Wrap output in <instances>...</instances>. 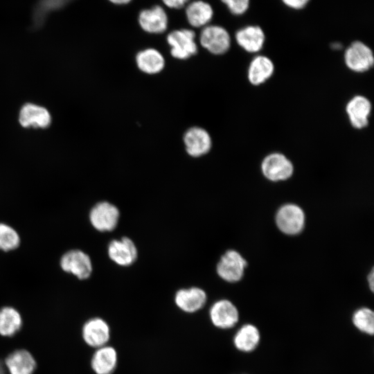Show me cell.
Here are the masks:
<instances>
[{
	"label": "cell",
	"mask_w": 374,
	"mask_h": 374,
	"mask_svg": "<svg viewBox=\"0 0 374 374\" xmlns=\"http://www.w3.org/2000/svg\"><path fill=\"white\" fill-rule=\"evenodd\" d=\"M81 337L86 345L94 349L107 345L111 337L108 323L100 317L87 319L81 328Z\"/></svg>",
	"instance_id": "1"
},
{
	"label": "cell",
	"mask_w": 374,
	"mask_h": 374,
	"mask_svg": "<svg viewBox=\"0 0 374 374\" xmlns=\"http://www.w3.org/2000/svg\"><path fill=\"white\" fill-rule=\"evenodd\" d=\"M167 42L170 46V54L175 58L186 60L197 52L195 34L192 30H173L167 36Z\"/></svg>",
	"instance_id": "2"
},
{
	"label": "cell",
	"mask_w": 374,
	"mask_h": 374,
	"mask_svg": "<svg viewBox=\"0 0 374 374\" xmlns=\"http://www.w3.org/2000/svg\"><path fill=\"white\" fill-rule=\"evenodd\" d=\"M368 282L369 287L371 288V290L373 292L374 290V272L373 269L371 270L370 274L368 276Z\"/></svg>",
	"instance_id": "30"
},
{
	"label": "cell",
	"mask_w": 374,
	"mask_h": 374,
	"mask_svg": "<svg viewBox=\"0 0 374 374\" xmlns=\"http://www.w3.org/2000/svg\"><path fill=\"white\" fill-rule=\"evenodd\" d=\"M353 323L361 332L373 335L374 332V313L368 308L358 309L353 315Z\"/></svg>",
	"instance_id": "25"
},
{
	"label": "cell",
	"mask_w": 374,
	"mask_h": 374,
	"mask_svg": "<svg viewBox=\"0 0 374 374\" xmlns=\"http://www.w3.org/2000/svg\"><path fill=\"white\" fill-rule=\"evenodd\" d=\"M136 62L140 71L150 75L159 73L165 66L163 55L153 48L139 51L136 55Z\"/></svg>",
	"instance_id": "21"
},
{
	"label": "cell",
	"mask_w": 374,
	"mask_h": 374,
	"mask_svg": "<svg viewBox=\"0 0 374 374\" xmlns=\"http://www.w3.org/2000/svg\"><path fill=\"white\" fill-rule=\"evenodd\" d=\"M118 362L116 350L107 344L95 349L91 357L90 366L95 374H113Z\"/></svg>",
	"instance_id": "13"
},
{
	"label": "cell",
	"mask_w": 374,
	"mask_h": 374,
	"mask_svg": "<svg viewBox=\"0 0 374 374\" xmlns=\"http://www.w3.org/2000/svg\"><path fill=\"white\" fill-rule=\"evenodd\" d=\"M282 2L287 7L299 10L307 6L310 0H281Z\"/></svg>",
	"instance_id": "28"
},
{
	"label": "cell",
	"mask_w": 374,
	"mask_h": 374,
	"mask_svg": "<svg viewBox=\"0 0 374 374\" xmlns=\"http://www.w3.org/2000/svg\"><path fill=\"white\" fill-rule=\"evenodd\" d=\"M276 222L278 228L287 235L299 233L305 224V214L299 206L287 204L276 213Z\"/></svg>",
	"instance_id": "6"
},
{
	"label": "cell",
	"mask_w": 374,
	"mask_h": 374,
	"mask_svg": "<svg viewBox=\"0 0 374 374\" xmlns=\"http://www.w3.org/2000/svg\"><path fill=\"white\" fill-rule=\"evenodd\" d=\"M138 251L133 241L123 237L118 240H113L108 246L109 258L120 266H130L137 258Z\"/></svg>",
	"instance_id": "14"
},
{
	"label": "cell",
	"mask_w": 374,
	"mask_h": 374,
	"mask_svg": "<svg viewBox=\"0 0 374 374\" xmlns=\"http://www.w3.org/2000/svg\"><path fill=\"white\" fill-rule=\"evenodd\" d=\"M23 326V318L15 308L4 306L0 308V336L10 338L17 335Z\"/></svg>",
	"instance_id": "20"
},
{
	"label": "cell",
	"mask_w": 374,
	"mask_h": 374,
	"mask_svg": "<svg viewBox=\"0 0 374 374\" xmlns=\"http://www.w3.org/2000/svg\"><path fill=\"white\" fill-rule=\"evenodd\" d=\"M199 42L208 52L221 55L229 51L231 37L224 28L218 25H207L201 31Z\"/></svg>",
	"instance_id": "3"
},
{
	"label": "cell",
	"mask_w": 374,
	"mask_h": 374,
	"mask_svg": "<svg viewBox=\"0 0 374 374\" xmlns=\"http://www.w3.org/2000/svg\"><path fill=\"white\" fill-rule=\"evenodd\" d=\"M207 301L204 290L193 287L178 290L175 296L177 308L186 313H194L204 308Z\"/></svg>",
	"instance_id": "16"
},
{
	"label": "cell",
	"mask_w": 374,
	"mask_h": 374,
	"mask_svg": "<svg viewBox=\"0 0 374 374\" xmlns=\"http://www.w3.org/2000/svg\"><path fill=\"white\" fill-rule=\"evenodd\" d=\"M345 63L348 69L362 73L373 66L374 57L371 49L360 41L353 42L344 53Z\"/></svg>",
	"instance_id": "7"
},
{
	"label": "cell",
	"mask_w": 374,
	"mask_h": 374,
	"mask_svg": "<svg viewBox=\"0 0 374 374\" xmlns=\"http://www.w3.org/2000/svg\"><path fill=\"white\" fill-rule=\"evenodd\" d=\"M212 324L220 329H229L235 326L239 319L235 305L229 300L222 299L215 302L209 310Z\"/></svg>",
	"instance_id": "10"
},
{
	"label": "cell",
	"mask_w": 374,
	"mask_h": 374,
	"mask_svg": "<svg viewBox=\"0 0 374 374\" xmlns=\"http://www.w3.org/2000/svg\"><path fill=\"white\" fill-rule=\"evenodd\" d=\"M186 15L188 23L193 27H204L208 25L213 16L211 6L203 1H192L186 8Z\"/></svg>",
	"instance_id": "22"
},
{
	"label": "cell",
	"mask_w": 374,
	"mask_h": 374,
	"mask_svg": "<svg viewBox=\"0 0 374 374\" xmlns=\"http://www.w3.org/2000/svg\"><path fill=\"white\" fill-rule=\"evenodd\" d=\"M184 143L187 153L193 157H199L207 154L212 146L210 134L200 127L189 128L184 135Z\"/></svg>",
	"instance_id": "12"
},
{
	"label": "cell",
	"mask_w": 374,
	"mask_h": 374,
	"mask_svg": "<svg viewBox=\"0 0 374 374\" xmlns=\"http://www.w3.org/2000/svg\"><path fill=\"white\" fill-rule=\"evenodd\" d=\"M346 113L353 127L362 129L367 126L371 110V104L363 96H356L347 103Z\"/></svg>",
	"instance_id": "17"
},
{
	"label": "cell",
	"mask_w": 374,
	"mask_h": 374,
	"mask_svg": "<svg viewBox=\"0 0 374 374\" xmlns=\"http://www.w3.org/2000/svg\"><path fill=\"white\" fill-rule=\"evenodd\" d=\"M274 71L272 61L266 56L258 55L249 64L248 79L252 84L260 85L272 75Z\"/></svg>",
	"instance_id": "23"
},
{
	"label": "cell",
	"mask_w": 374,
	"mask_h": 374,
	"mask_svg": "<svg viewBox=\"0 0 374 374\" xmlns=\"http://www.w3.org/2000/svg\"><path fill=\"white\" fill-rule=\"evenodd\" d=\"M229 11L235 15H241L247 12L250 0H221Z\"/></svg>",
	"instance_id": "27"
},
{
	"label": "cell",
	"mask_w": 374,
	"mask_h": 374,
	"mask_svg": "<svg viewBox=\"0 0 374 374\" xmlns=\"http://www.w3.org/2000/svg\"><path fill=\"white\" fill-rule=\"evenodd\" d=\"M235 347L242 352H251L258 345L260 332L258 328L251 324L242 326L233 337Z\"/></svg>",
	"instance_id": "24"
},
{
	"label": "cell",
	"mask_w": 374,
	"mask_h": 374,
	"mask_svg": "<svg viewBox=\"0 0 374 374\" xmlns=\"http://www.w3.org/2000/svg\"><path fill=\"white\" fill-rule=\"evenodd\" d=\"M261 170L263 175L272 181H283L293 174L292 162L283 154L271 153L262 162Z\"/></svg>",
	"instance_id": "9"
},
{
	"label": "cell",
	"mask_w": 374,
	"mask_h": 374,
	"mask_svg": "<svg viewBox=\"0 0 374 374\" xmlns=\"http://www.w3.org/2000/svg\"><path fill=\"white\" fill-rule=\"evenodd\" d=\"M163 3L171 8H181L188 3L189 0H162Z\"/></svg>",
	"instance_id": "29"
},
{
	"label": "cell",
	"mask_w": 374,
	"mask_h": 374,
	"mask_svg": "<svg viewBox=\"0 0 374 374\" xmlns=\"http://www.w3.org/2000/svg\"><path fill=\"white\" fill-rule=\"evenodd\" d=\"M19 121L24 127L45 128L50 125L51 118L49 112L44 107L28 103L21 109Z\"/></svg>",
	"instance_id": "19"
},
{
	"label": "cell",
	"mask_w": 374,
	"mask_h": 374,
	"mask_svg": "<svg viewBox=\"0 0 374 374\" xmlns=\"http://www.w3.org/2000/svg\"><path fill=\"white\" fill-rule=\"evenodd\" d=\"M20 244V237L11 226L0 222V250L9 251L16 249Z\"/></svg>",
	"instance_id": "26"
},
{
	"label": "cell",
	"mask_w": 374,
	"mask_h": 374,
	"mask_svg": "<svg viewBox=\"0 0 374 374\" xmlns=\"http://www.w3.org/2000/svg\"><path fill=\"white\" fill-rule=\"evenodd\" d=\"M238 45L249 53H257L263 47L265 35L258 26L250 25L239 29L235 33Z\"/></svg>",
	"instance_id": "18"
},
{
	"label": "cell",
	"mask_w": 374,
	"mask_h": 374,
	"mask_svg": "<svg viewBox=\"0 0 374 374\" xmlns=\"http://www.w3.org/2000/svg\"><path fill=\"white\" fill-rule=\"evenodd\" d=\"M120 217L118 208L108 202H100L93 206L89 215L91 224L101 232L112 231L117 226Z\"/></svg>",
	"instance_id": "4"
},
{
	"label": "cell",
	"mask_w": 374,
	"mask_h": 374,
	"mask_svg": "<svg viewBox=\"0 0 374 374\" xmlns=\"http://www.w3.org/2000/svg\"><path fill=\"white\" fill-rule=\"evenodd\" d=\"M247 262L240 253L235 250L226 251L219 260L216 270L223 280L235 283L240 280Z\"/></svg>",
	"instance_id": "8"
},
{
	"label": "cell",
	"mask_w": 374,
	"mask_h": 374,
	"mask_svg": "<svg viewBox=\"0 0 374 374\" xmlns=\"http://www.w3.org/2000/svg\"><path fill=\"white\" fill-rule=\"evenodd\" d=\"M138 20L141 28L152 34H159L165 32L168 25L167 14L160 6H155L141 10L139 15Z\"/></svg>",
	"instance_id": "15"
},
{
	"label": "cell",
	"mask_w": 374,
	"mask_h": 374,
	"mask_svg": "<svg viewBox=\"0 0 374 374\" xmlns=\"http://www.w3.org/2000/svg\"><path fill=\"white\" fill-rule=\"evenodd\" d=\"M110 2L117 4V5H123L130 3L132 0H109Z\"/></svg>",
	"instance_id": "31"
},
{
	"label": "cell",
	"mask_w": 374,
	"mask_h": 374,
	"mask_svg": "<svg viewBox=\"0 0 374 374\" xmlns=\"http://www.w3.org/2000/svg\"><path fill=\"white\" fill-rule=\"evenodd\" d=\"M4 364L9 374H34L37 367L35 356L25 348L15 349L8 353Z\"/></svg>",
	"instance_id": "11"
},
{
	"label": "cell",
	"mask_w": 374,
	"mask_h": 374,
	"mask_svg": "<svg viewBox=\"0 0 374 374\" xmlns=\"http://www.w3.org/2000/svg\"><path fill=\"white\" fill-rule=\"evenodd\" d=\"M60 265L64 271L75 276L80 280L87 279L92 273L90 257L80 249H72L64 253L60 258Z\"/></svg>",
	"instance_id": "5"
}]
</instances>
